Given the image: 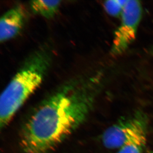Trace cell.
<instances>
[{
	"instance_id": "obj_1",
	"label": "cell",
	"mask_w": 153,
	"mask_h": 153,
	"mask_svg": "<svg viewBox=\"0 0 153 153\" xmlns=\"http://www.w3.org/2000/svg\"><path fill=\"white\" fill-rule=\"evenodd\" d=\"M101 79L99 74L76 77L44 99L22 130L24 153H49L75 131L94 107Z\"/></svg>"
},
{
	"instance_id": "obj_2",
	"label": "cell",
	"mask_w": 153,
	"mask_h": 153,
	"mask_svg": "<svg viewBox=\"0 0 153 153\" xmlns=\"http://www.w3.org/2000/svg\"><path fill=\"white\" fill-rule=\"evenodd\" d=\"M52 53L43 46L25 59L0 98V124L6 126L43 82L52 64Z\"/></svg>"
},
{
	"instance_id": "obj_3",
	"label": "cell",
	"mask_w": 153,
	"mask_h": 153,
	"mask_svg": "<svg viewBox=\"0 0 153 153\" xmlns=\"http://www.w3.org/2000/svg\"><path fill=\"white\" fill-rule=\"evenodd\" d=\"M147 124L146 116L138 111L107 129L102 135V143L108 149H120L132 142L146 139Z\"/></svg>"
},
{
	"instance_id": "obj_4",
	"label": "cell",
	"mask_w": 153,
	"mask_h": 153,
	"mask_svg": "<svg viewBox=\"0 0 153 153\" xmlns=\"http://www.w3.org/2000/svg\"><path fill=\"white\" fill-rule=\"evenodd\" d=\"M142 14L143 7L140 1L127 0L120 16V23L114 33L112 55H121L134 41Z\"/></svg>"
},
{
	"instance_id": "obj_5",
	"label": "cell",
	"mask_w": 153,
	"mask_h": 153,
	"mask_svg": "<svg viewBox=\"0 0 153 153\" xmlns=\"http://www.w3.org/2000/svg\"><path fill=\"white\" fill-rule=\"evenodd\" d=\"M25 13L21 6H15L6 12L0 19V41L13 39L19 33L23 27Z\"/></svg>"
},
{
	"instance_id": "obj_6",
	"label": "cell",
	"mask_w": 153,
	"mask_h": 153,
	"mask_svg": "<svg viewBox=\"0 0 153 153\" xmlns=\"http://www.w3.org/2000/svg\"><path fill=\"white\" fill-rule=\"evenodd\" d=\"M61 2V1L37 0L31 1L30 6L35 14L50 19L55 16L58 12Z\"/></svg>"
},
{
	"instance_id": "obj_7",
	"label": "cell",
	"mask_w": 153,
	"mask_h": 153,
	"mask_svg": "<svg viewBox=\"0 0 153 153\" xmlns=\"http://www.w3.org/2000/svg\"><path fill=\"white\" fill-rule=\"evenodd\" d=\"M127 0H110L103 4L105 12L111 16L120 17Z\"/></svg>"
},
{
	"instance_id": "obj_8",
	"label": "cell",
	"mask_w": 153,
	"mask_h": 153,
	"mask_svg": "<svg viewBox=\"0 0 153 153\" xmlns=\"http://www.w3.org/2000/svg\"><path fill=\"white\" fill-rule=\"evenodd\" d=\"M146 143V139L132 142L123 146L117 153H143Z\"/></svg>"
},
{
	"instance_id": "obj_9",
	"label": "cell",
	"mask_w": 153,
	"mask_h": 153,
	"mask_svg": "<svg viewBox=\"0 0 153 153\" xmlns=\"http://www.w3.org/2000/svg\"><path fill=\"white\" fill-rule=\"evenodd\" d=\"M148 153H153V151H149L148 152Z\"/></svg>"
}]
</instances>
